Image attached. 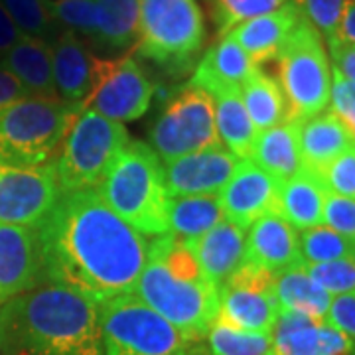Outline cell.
Wrapping results in <instances>:
<instances>
[{
  "instance_id": "cell-1",
  "label": "cell",
  "mask_w": 355,
  "mask_h": 355,
  "mask_svg": "<svg viewBox=\"0 0 355 355\" xmlns=\"http://www.w3.org/2000/svg\"><path fill=\"white\" fill-rule=\"evenodd\" d=\"M36 229L46 282L69 286L97 304L135 292L148 259V241L97 190L64 191Z\"/></svg>"
},
{
  "instance_id": "cell-2",
  "label": "cell",
  "mask_w": 355,
  "mask_h": 355,
  "mask_svg": "<svg viewBox=\"0 0 355 355\" xmlns=\"http://www.w3.org/2000/svg\"><path fill=\"white\" fill-rule=\"evenodd\" d=\"M0 355H101L99 304L44 282L0 304Z\"/></svg>"
},
{
  "instance_id": "cell-3",
  "label": "cell",
  "mask_w": 355,
  "mask_h": 355,
  "mask_svg": "<svg viewBox=\"0 0 355 355\" xmlns=\"http://www.w3.org/2000/svg\"><path fill=\"white\" fill-rule=\"evenodd\" d=\"M132 294L196 342L205 340L219 314V292L203 277L190 243L172 233L148 243V259Z\"/></svg>"
},
{
  "instance_id": "cell-4",
  "label": "cell",
  "mask_w": 355,
  "mask_h": 355,
  "mask_svg": "<svg viewBox=\"0 0 355 355\" xmlns=\"http://www.w3.org/2000/svg\"><path fill=\"white\" fill-rule=\"evenodd\" d=\"M97 193L142 235L168 233L162 160L144 142L130 140L97 188Z\"/></svg>"
},
{
  "instance_id": "cell-5",
  "label": "cell",
  "mask_w": 355,
  "mask_h": 355,
  "mask_svg": "<svg viewBox=\"0 0 355 355\" xmlns=\"http://www.w3.org/2000/svg\"><path fill=\"white\" fill-rule=\"evenodd\" d=\"M83 109L62 99L28 95L0 114V164L53 162L69 128Z\"/></svg>"
},
{
  "instance_id": "cell-6",
  "label": "cell",
  "mask_w": 355,
  "mask_h": 355,
  "mask_svg": "<svg viewBox=\"0 0 355 355\" xmlns=\"http://www.w3.org/2000/svg\"><path fill=\"white\" fill-rule=\"evenodd\" d=\"M101 355H209L202 342L188 340L135 294L99 304Z\"/></svg>"
},
{
  "instance_id": "cell-7",
  "label": "cell",
  "mask_w": 355,
  "mask_h": 355,
  "mask_svg": "<svg viewBox=\"0 0 355 355\" xmlns=\"http://www.w3.org/2000/svg\"><path fill=\"white\" fill-rule=\"evenodd\" d=\"M277 62L288 119L306 121L330 107V60L322 34L306 20L304 14L280 48Z\"/></svg>"
},
{
  "instance_id": "cell-8",
  "label": "cell",
  "mask_w": 355,
  "mask_h": 355,
  "mask_svg": "<svg viewBox=\"0 0 355 355\" xmlns=\"http://www.w3.org/2000/svg\"><path fill=\"white\" fill-rule=\"evenodd\" d=\"M128 142L130 135L123 123L83 109L55 158L62 191L97 190Z\"/></svg>"
},
{
  "instance_id": "cell-9",
  "label": "cell",
  "mask_w": 355,
  "mask_h": 355,
  "mask_svg": "<svg viewBox=\"0 0 355 355\" xmlns=\"http://www.w3.org/2000/svg\"><path fill=\"white\" fill-rule=\"evenodd\" d=\"M205 42V22L198 0H140L139 36L142 58L168 69L193 64Z\"/></svg>"
},
{
  "instance_id": "cell-10",
  "label": "cell",
  "mask_w": 355,
  "mask_h": 355,
  "mask_svg": "<svg viewBox=\"0 0 355 355\" xmlns=\"http://www.w3.org/2000/svg\"><path fill=\"white\" fill-rule=\"evenodd\" d=\"M214 146H223L216 127V101L207 91L188 85L154 121L150 148L168 162Z\"/></svg>"
},
{
  "instance_id": "cell-11",
  "label": "cell",
  "mask_w": 355,
  "mask_h": 355,
  "mask_svg": "<svg viewBox=\"0 0 355 355\" xmlns=\"http://www.w3.org/2000/svg\"><path fill=\"white\" fill-rule=\"evenodd\" d=\"M153 97V81L135 58H93V85L83 109H91L116 123H127L146 113Z\"/></svg>"
},
{
  "instance_id": "cell-12",
  "label": "cell",
  "mask_w": 355,
  "mask_h": 355,
  "mask_svg": "<svg viewBox=\"0 0 355 355\" xmlns=\"http://www.w3.org/2000/svg\"><path fill=\"white\" fill-rule=\"evenodd\" d=\"M62 193L55 160L42 166L0 164V225L38 227Z\"/></svg>"
},
{
  "instance_id": "cell-13",
  "label": "cell",
  "mask_w": 355,
  "mask_h": 355,
  "mask_svg": "<svg viewBox=\"0 0 355 355\" xmlns=\"http://www.w3.org/2000/svg\"><path fill=\"white\" fill-rule=\"evenodd\" d=\"M277 275L265 266L243 261L219 288L217 318L241 330L270 334L279 316L275 298Z\"/></svg>"
},
{
  "instance_id": "cell-14",
  "label": "cell",
  "mask_w": 355,
  "mask_h": 355,
  "mask_svg": "<svg viewBox=\"0 0 355 355\" xmlns=\"http://www.w3.org/2000/svg\"><path fill=\"white\" fill-rule=\"evenodd\" d=\"M239 158L225 146H214L162 162L168 198L219 193L239 166Z\"/></svg>"
},
{
  "instance_id": "cell-15",
  "label": "cell",
  "mask_w": 355,
  "mask_h": 355,
  "mask_svg": "<svg viewBox=\"0 0 355 355\" xmlns=\"http://www.w3.org/2000/svg\"><path fill=\"white\" fill-rule=\"evenodd\" d=\"M280 182L253 160H241L223 190L217 193L223 217L233 225L249 229L257 219L277 214Z\"/></svg>"
},
{
  "instance_id": "cell-16",
  "label": "cell",
  "mask_w": 355,
  "mask_h": 355,
  "mask_svg": "<svg viewBox=\"0 0 355 355\" xmlns=\"http://www.w3.org/2000/svg\"><path fill=\"white\" fill-rule=\"evenodd\" d=\"M44 282L38 229L0 225V304Z\"/></svg>"
},
{
  "instance_id": "cell-17",
  "label": "cell",
  "mask_w": 355,
  "mask_h": 355,
  "mask_svg": "<svg viewBox=\"0 0 355 355\" xmlns=\"http://www.w3.org/2000/svg\"><path fill=\"white\" fill-rule=\"evenodd\" d=\"M272 338V355H352L354 340L324 320L291 310H279Z\"/></svg>"
},
{
  "instance_id": "cell-18",
  "label": "cell",
  "mask_w": 355,
  "mask_h": 355,
  "mask_svg": "<svg viewBox=\"0 0 355 355\" xmlns=\"http://www.w3.org/2000/svg\"><path fill=\"white\" fill-rule=\"evenodd\" d=\"M245 261L265 266L275 275L304 266L298 229L277 214L257 219L245 235Z\"/></svg>"
},
{
  "instance_id": "cell-19",
  "label": "cell",
  "mask_w": 355,
  "mask_h": 355,
  "mask_svg": "<svg viewBox=\"0 0 355 355\" xmlns=\"http://www.w3.org/2000/svg\"><path fill=\"white\" fill-rule=\"evenodd\" d=\"M300 18H302V12L292 0H288L279 10H272V12L237 24L233 30H229L225 36L235 40L243 51L249 55V60L261 67L270 60H277L280 48L284 46L292 30L300 22Z\"/></svg>"
},
{
  "instance_id": "cell-20",
  "label": "cell",
  "mask_w": 355,
  "mask_h": 355,
  "mask_svg": "<svg viewBox=\"0 0 355 355\" xmlns=\"http://www.w3.org/2000/svg\"><path fill=\"white\" fill-rule=\"evenodd\" d=\"M245 229L223 219L202 237L188 241L203 277L217 291L245 261Z\"/></svg>"
},
{
  "instance_id": "cell-21",
  "label": "cell",
  "mask_w": 355,
  "mask_h": 355,
  "mask_svg": "<svg viewBox=\"0 0 355 355\" xmlns=\"http://www.w3.org/2000/svg\"><path fill=\"white\" fill-rule=\"evenodd\" d=\"M254 67L257 65L249 60L241 46L229 36H223L203 53L202 62L193 69L190 85L207 91L211 97L229 91H241Z\"/></svg>"
},
{
  "instance_id": "cell-22",
  "label": "cell",
  "mask_w": 355,
  "mask_h": 355,
  "mask_svg": "<svg viewBox=\"0 0 355 355\" xmlns=\"http://www.w3.org/2000/svg\"><path fill=\"white\" fill-rule=\"evenodd\" d=\"M51 69L58 97L83 109L93 85V55L77 34L65 30L51 42Z\"/></svg>"
},
{
  "instance_id": "cell-23",
  "label": "cell",
  "mask_w": 355,
  "mask_h": 355,
  "mask_svg": "<svg viewBox=\"0 0 355 355\" xmlns=\"http://www.w3.org/2000/svg\"><path fill=\"white\" fill-rule=\"evenodd\" d=\"M300 127L302 121L286 119L280 125L261 130L257 135L249 160H253L266 174L286 182L302 172L300 156Z\"/></svg>"
},
{
  "instance_id": "cell-24",
  "label": "cell",
  "mask_w": 355,
  "mask_h": 355,
  "mask_svg": "<svg viewBox=\"0 0 355 355\" xmlns=\"http://www.w3.org/2000/svg\"><path fill=\"white\" fill-rule=\"evenodd\" d=\"M352 146H355V135L331 111H324L312 119L302 121L300 127L302 168L312 172L314 176Z\"/></svg>"
},
{
  "instance_id": "cell-25",
  "label": "cell",
  "mask_w": 355,
  "mask_h": 355,
  "mask_svg": "<svg viewBox=\"0 0 355 355\" xmlns=\"http://www.w3.org/2000/svg\"><path fill=\"white\" fill-rule=\"evenodd\" d=\"M0 64L22 83L28 95L60 99L51 69L50 42L22 36L0 58Z\"/></svg>"
},
{
  "instance_id": "cell-26",
  "label": "cell",
  "mask_w": 355,
  "mask_h": 355,
  "mask_svg": "<svg viewBox=\"0 0 355 355\" xmlns=\"http://www.w3.org/2000/svg\"><path fill=\"white\" fill-rule=\"evenodd\" d=\"M324 203L326 190L322 182L302 168L294 178L280 182L277 216L286 219L292 227L304 231L324 223Z\"/></svg>"
},
{
  "instance_id": "cell-27",
  "label": "cell",
  "mask_w": 355,
  "mask_h": 355,
  "mask_svg": "<svg viewBox=\"0 0 355 355\" xmlns=\"http://www.w3.org/2000/svg\"><path fill=\"white\" fill-rule=\"evenodd\" d=\"M275 298L279 310H291L304 316L324 320L331 304V294L324 291L316 280L306 272L304 266L288 268L277 275Z\"/></svg>"
},
{
  "instance_id": "cell-28",
  "label": "cell",
  "mask_w": 355,
  "mask_h": 355,
  "mask_svg": "<svg viewBox=\"0 0 355 355\" xmlns=\"http://www.w3.org/2000/svg\"><path fill=\"white\" fill-rule=\"evenodd\" d=\"M166 219H168V233L191 241L216 227L225 217L221 211L217 193H211V196L168 198Z\"/></svg>"
},
{
  "instance_id": "cell-29",
  "label": "cell",
  "mask_w": 355,
  "mask_h": 355,
  "mask_svg": "<svg viewBox=\"0 0 355 355\" xmlns=\"http://www.w3.org/2000/svg\"><path fill=\"white\" fill-rule=\"evenodd\" d=\"M241 99L259 132L288 119V105L279 79L265 73L259 65L243 83Z\"/></svg>"
},
{
  "instance_id": "cell-30",
  "label": "cell",
  "mask_w": 355,
  "mask_h": 355,
  "mask_svg": "<svg viewBox=\"0 0 355 355\" xmlns=\"http://www.w3.org/2000/svg\"><path fill=\"white\" fill-rule=\"evenodd\" d=\"M216 127L221 144L239 160H247L253 150L259 130L254 128L241 99V91H229L214 97Z\"/></svg>"
},
{
  "instance_id": "cell-31",
  "label": "cell",
  "mask_w": 355,
  "mask_h": 355,
  "mask_svg": "<svg viewBox=\"0 0 355 355\" xmlns=\"http://www.w3.org/2000/svg\"><path fill=\"white\" fill-rule=\"evenodd\" d=\"M99 24L95 42L109 50H125L139 36L140 0H95Z\"/></svg>"
},
{
  "instance_id": "cell-32",
  "label": "cell",
  "mask_w": 355,
  "mask_h": 355,
  "mask_svg": "<svg viewBox=\"0 0 355 355\" xmlns=\"http://www.w3.org/2000/svg\"><path fill=\"white\" fill-rule=\"evenodd\" d=\"M209 355H272L270 334L241 330L216 318L205 336Z\"/></svg>"
},
{
  "instance_id": "cell-33",
  "label": "cell",
  "mask_w": 355,
  "mask_h": 355,
  "mask_svg": "<svg viewBox=\"0 0 355 355\" xmlns=\"http://www.w3.org/2000/svg\"><path fill=\"white\" fill-rule=\"evenodd\" d=\"M298 241H300V253L306 265L330 263L338 259L355 257V241L347 239L345 235L324 223L300 231Z\"/></svg>"
},
{
  "instance_id": "cell-34",
  "label": "cell",
  "mask_w": 355,
  "mask_h": 355,
  "mask_svg": "<svg viewBox=\"0 0 355 355\" xmlns=\"http://www.w3.org/2000/svg\"><path fill=\"white\" fill-rule=\"evenodd\" d=\"M2 4L22 36L46 40L50 44L60 36L55 32L58 22L53 20L44 0H2Z\"/></svg>"
},
{
  "instance_id": "cell-35",
  "label": "cell",
  "mask_w": 355,
  "mask_h": 355,
  "mask_svg": "<svg viewBox=\"0 0 355 355\" xmlns=\"http://www.w3.org/2000/svg\"><path fill=\"white\" fill-rule=\"evenodd\" d=\"M58 26L73 34H83L87 38L97 36L99 10L95 0H44Z\"/></svg>"
},
{
  "instance_id": "cell-36",
  "label": "cell",
  "mask_w": 355,
  "mask_h": 355,
  "mask_svg": "<svg viewBox=\"0 0 355 355\" xmlns=\"http://www.w3.org/2000/svg\"><path fill=\"white\" fill-rule=\"evenodd\" d=\"M286 2L288 0H214L217 34L219 38H223L237 24L279 10Z\"/></svg>"
},
{
  "instance_id": "cell-37",
  "label": "cell",
  "mask_w": 355,
  "mask_h": 355,
  "mask_svg": "<svg viewBox=\"0 0 355 355\" xmlns=\"http://www.w3.org/2000/svg\"><path fill=\"white\" fill-rule=\"evenodd\" d=\"M306 272L331 296L355 291V257L306 265Z\"/></svg>"
},
{
  "instance_id": "cell-38",
  "label": "cell",
  "mask_w": 355,
  "mask_h": 355,
  "mask_svg": "<svg viewBox=\"0 0 355 355\" xmlns=\"http://www.w3.org/2000/svg\"><path fill=\"white\" fill-rule=\"evenodd\" d=\"M304 18L326 38H336L342 22L345 0H292Z\"/></svg>"
},
{
  "instance_id": "cell-39",
  "label": "cell",
  "mask_w": 355,
  "mask_h": 355,
  "mask_svg": "<svg viewBox=\"0 0 355 355\" xmlns=\"http://www.w3.org/2000/svg\"><path fill=\"white\" fill-rule=\"evenodd\" d=\"M316 178L326 191L355 200V146L331 160Z\"/></svg>"
},
{
  "instance_id": "cell-40",
  "label": "cell",
  "mask_w": 355,
  "mask_h": 355,
  "mask_svg": "<svg viewBox=\"0 0 355 355\" xmlns=\"http://www.w3.org/2000/svg\"><path fill=\"white\" fill-rule=\"evenodd\" d=\"M324 225L336 229L338 233L345 235L347 239L355 241V200L342 198L326 191L324 203Z\"/></svg>"
},
{
  "instance_id": "cell-41",
  "label": "cell",
  "mask_w": 355,
  "mask_h": 355,
  "mask_svg": "<svg viewBox=\"0 0 355 355\" xmlns=\"http://www.w3.org/2000/svg\"><path fill=\"white\" fill-rule=\"evenodd\" d=\"M331 113L342 119V123L355 135V85L331 67Z\"/></svg>"
},
{
  "instance_id": "cell-42",
  "label": "cell",
  "mask_w": 355,
  "mask_h": 355,
  "mask_svg": "<svg viewBox=\"0 0 355 355\" xmlns=\"http://www.w3.org/2000/svg\"><path fill=\"white\" fill-rule=\"evenodd\" d=\"M324 322L355 342V291L334 296Z\"/></svg>"
},
{
  "instance_id": "cell-43",
  "label": "cell",
  "mask_w": 355,
  "mask_h": 355,
  "mask_svg": "<svg viewBox=\"0 0 355 355\" xmlns=\"http://www.w3.org/2000/svg\"><path fill=\"white\" fill-rule=\"evenodd\" d=\"M328 50H330L334 69H338L347 81L355 85V44L345 42L340 38L328 40Z\"/></svg>"
},
{
  "instance_id": "cell-44",
  "label": "cell",
  "mask_w": 355,
  "mask_h": 355,
  "mask_svg": "<svg viewBox=\"0 0 355 355\" xmlns=\"http://www.w3.org/2000/svg\"><path fill=\"white\" fill-rule=\"evenodd\" d=\"M24 97H28V91L22 87V83L0 64V114Z\"/></svg>"
},
{
  "instance_id": "cell-45",
  "label": "cell",
  "mask_w": 355,
  "mask_h": 355,
  "mask_svg": "<svg viewBox=\"0 0 355 355\" xmlns=\"http://www.w3.org/2000/svg\"><path fill=\"white\" fill-rule=\"evenodd\" d=\"M20 38H22L20 30L16 28L10 14H8V10L4 8V4L0 0V58L10 50Z\"/></svg>"
},
{
  "instance_id": "cell-46",
  "label": "cell",
  "mask_w": 355,
  "mask_h": 355,
  "mask_svg": "<svg viewBox=\"0 0 355 355\" xmlns=\"http://www.w3.org/2000/svg\"><path fill=\"white\" fill-rule=\"evenodd\" d=\"M336 38L345 40V42H354L355 44V0H345L342 22H340Z\"/></svg>"
},
{
  "instance_id": "cell-47",
  "label": "cell",
  "mask_w": 355,
  "mask_h": 355,
  "mask_svg": "<svg viewBox=\"0 0 355 355\" xmlns=\"http://www.w3.org/2000/svg\"><path fill=\"white\" fill-rule=\"evenodd\" d=\"M352 355H355V343H354V349H352Z\"/></svg>"
}]
</instances>
